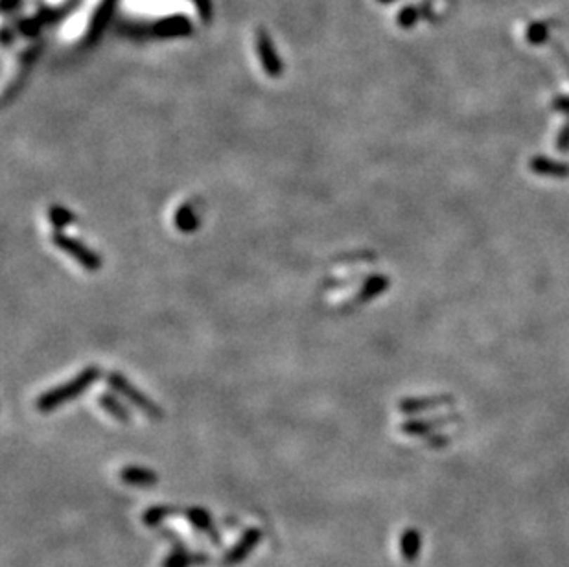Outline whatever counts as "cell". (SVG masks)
I'll return each mask as SVG.
<instances>
[{"instance_id":"obj_1","label":"cell","mask_w":569,"mask_h":567,"mask_svg":"<svg viewBox=\"0 0 569 567\" xmlns=\"http://www.w3.org/2000/svg\"><path fill=\"white\" fill-rule=\"evenodd\" d=\"M102 376V370L98 367H85L78 376H74L72 379L61 383L58 387L50 389L46 393L41 394L37 400H35V409L39 412H52L58 408L68 403L74 398L81 396L85 391H89V387H93L94 383L100 379Z\"/></svg>"},{"instance_id":"obj_2","label":"cell","mask_w":569,"mask_h":567,"mask_svg":"<svg viewBox=\"0 0 569 567\" xmlns=\"http://www.w3.org/2000/svg\"><path fill=\"white\" fill-rule=\"evenodd\" d=\"M107 385L109 387L115 391V393H118L120 396H124L127 400V402L131 403V405H135L138 411H142L144 415H146L148 418H151V420H162L164 418V411H162L159 405H157L153 400H151L148 394H144L140 391V389H136L135 385H133L129 379L124 376V374L120 372H109L107 374Z\"/></svg>"},{"instance_id":"obj_3","label":"cell","mask_w":569,"mask_h":567,"mask_svg":"<svg viewBox=\"0 0 569 567\" xmlns=\"http://www.w3.org/2000/svg\"><path fill=\"white\" fill-rule=\"evenodd\" d=\"M50 240H52V243H54L55 247L61 249L63 252H67L72 260H76L85 271L96 273L102 269L103 266L102 256H100L94 249L85 245V243H83L81 240H78V237L68 236L63 230H54L52 236H50Z\"/></svg>"},{"instance_id":"obj_4","label":"cell","mask_w":569,"mask_h":567,"mask_svg":"<svg viewBox=\"0 0 569 567\" xmlns=\"http://www.w3.org/2000/svg\"><path fill=\"white\" fill-rule=\"evenodd\" d=\"M262 542V530L256 527H251V528H245L244 534L240 536V540L233 545V549H230L229 553L225 554L223 558V563L227 567H234V566H240V563L244 562L245 558L249 556V554L253 553L254 549L258 547V543Z\"/></svg>"},{"instance_id":"obj_5","label":"cell","mask_w":569,"mask_h":567,"mask_svg":"<svg viewBox=\"0 0 569 567\" xmlns=\"http://www.w3.org/2000/svg\"><path fill=\"white\" fill-rule=\"evenodd\" d=\"M120 479L122 483L129 486H155L159 483V475L157 471H153L151 468H146V466H126L120 471Z\"/></svg>"},{"instance_id":"obj_6","label":"cell","mask_w":569,"mask_h":567,"mask_svg":"<svg viewBox=\"0 0 569 567\" xmlns=\"http://www.w3.org/2000/svg\"><path fill=\"white\" fill-rule=\"evenodd\" d=\"M174 223H176V228L179 233L183 234L195 233L201 225L200 212L195 210V207L192 203L181 204L179 209H177L176 216H174Z\"/></svg>"},{"instance_id":"obj_7","label":"cell","mask_w":569,"mask_h":567,"mask_svg":"<svg viewBox=\"0 0 569 567\" xmlns=\"http://www.w3.org/2000/svg\"><path fill=\"white\" fill-rule=\"evenodd\" d=\"M185 516L192 527L197 528L200 533H204L207 536H210L214 542H218V534H216L214 528V519H212L209 510L201 509V507H192V509L185 510Z\"/></svg>"},{"instance_id":"obj_8","label":"cell","mask_w":569,"mask_h":567,"mask_svg":"<svg viewBox=\"0 0 569 567\" xmlns=\"http://www.w3.org/2000/svg\"><path fill=\"white\" fill-rule=\"evenodd\" d=\"M98 405L103 409V411H107L109 415H111L117 422L120 424H129L131 422V415H129V409L124 405L120 400H118V396H115L112 393H102L100 396H98Z\"/></svg>"},{"instance_id":"obj_9","label":"cell","mask_w":569,"mask_h":567,"mask_svg":"<svg viewBox=\"0 0 569 567\" xmlns=\"http://www.w3.org/2000/svg\"><path fill=\"white\" fill-rule=\"evenodd\" d=\"M210 558L203 553H186V551H177L170 556L164 558L162 567H200L209 562Z\"/></svg>"},{"instance_id":"obj_10","label":"cell","mask_w":569,"mask_h":567,"mask_svg":"<svg viewBox=\"0 0 569 567\" xmlns=\"http://www.w3.org/2000/svg\"><path fill=\"white\" fill-rule=\"evenodd\" d=\"M420 547H422V538H420V533L417 528H407L404 534H402V540H400V551H402V556L407 562H414L420 554Z\"/></svg>"},{"instance_id":"obj_11","label":"cell","mask_w":569,"mask_h":567,"mask_svg":"<svg viewBox=\"0 0 569 567\" xmlns=\"http://www.w3.org/2000/svg\"><path fill=\"white\" fill-rule=\"evenodd\" d=\"M387 286H389V280H387V278L381 277V275H372V277H369L365 282H363V286H361L360 293H358V296H355V304L372 301L376 295L384 293V291L387 289Z\"/></svg>"},{"instance_id":"obj_12","label":"cell","mask_w":569,"mask_h":567,"mask_svg":"<svg viewBox=\"0 0 569 567\" xmlns=\"http://www.w3.org/2000/svg\"><path fill=\"white\" fill-rule=\"evenodd\" d=\"M171 514H177L176 507H170V504H155V507H150L148 510H144L142 514V523L146 527H157L161 525L164 519L170 518Z\"/></svg>"},{"instance_id":"obj_13","label":"cell","mask_w":569,"mask_h":567,"mask_svg":"<svg viewBox=\"0 0 569 567\" xmlns=\"http://www.w3.org/2000/svg\"><path fill=\"white\" fill-rule=\"evenodd\" d=\"M48 219L54 230H63L65 227H68L70 223L76 221V214H72L67 207L63 204H50L48 207Z\"/></svg>"}]
</instances>
